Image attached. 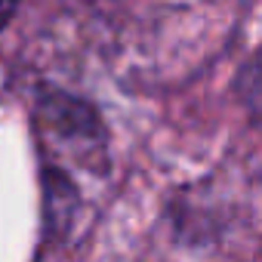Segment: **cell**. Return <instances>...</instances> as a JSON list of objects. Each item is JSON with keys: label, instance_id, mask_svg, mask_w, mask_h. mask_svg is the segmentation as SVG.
Listing matches in <instances>:
<instances>
[{"label": "cell", "instance_id": "cell-2", "mask_svg": "<svg viewBox=\"0 0 262 262\" xmlns=\"http://www.w3.org/2000/svg\"><path fill=\"white\" fill-rule=\"evenodd\" d=\"M16 7H19V0H0V28L10 25V19L16 16Z\"/></svg>", "mask_w": 262, "mask_h": 262}, {"label": "cell", "instance_id": "cell-1", "mask_svg": "<svg viewBox=\"0 0 262 262\" xmlns=\"http://www.w3.org/2000/svg\"><path fill=\"white\" fill-rule=\"evenodd\" d=\"M237 90H241L244 102H247L253 111L262 114V53H256L253 62L244 68V74H241V80H237Z\"/></svg>", "mask_w": 262, "mask_h": 262}]
</instances>
